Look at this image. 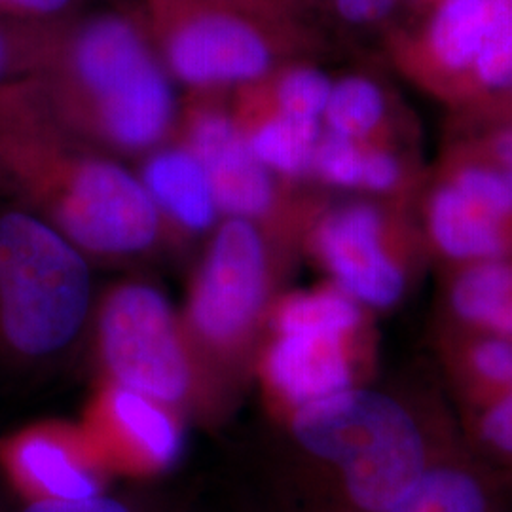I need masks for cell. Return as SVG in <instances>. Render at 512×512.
Returning a JSON list of instances; mask_svg holds the SVG:
<instances>
[{
	"mask_svg": "<svg viewBox=\"0 0 512 512\" xmlns=\"http://www.w3.org/2000/svg\"><path fill=\"white\" fill-rule=\"evenodd\" d=\"M294 440L323 471V512H384L437 463L416 420L384 393L349 387L304 404Z\"/></svg>",
	"mask_w": 512,
	"mask_h": 512,
	"instance_id": "6da1fadb",
	"label": "cell"
},
{
	"mask_svg": "<svg viewBox=\"0 0 512 512\" xmlns=\"http://www.w3.org/2000/svg\"><path fill=\"white\" fill-rule=\"evenodd\" d=\"M90 270L65 234L23 211L0 217V330L42 357L65 348L90 308Z\"/></svg>",
	"mask_w": 512,
	"mask_h": 512,
	"instance_id": "7a4b0ae2",
	"label": "cell"
},
{
	"mask_svg": "<svg viewBox=\"0 0 512 512\" xmlns=\"http://www.w3.org/2000/svg\"><path fill=\"white\" fill-rule=\"evenodd\" d=\"M101 351L120 387L162 404L190 389V365L171 308L156 289L131 283L110 296L101 313Z\"/></svg>",
	"mask_w": 512,
	"mask_h": 512,
	"instance_id": "3957f363",
	"label": "cell"
},
{
	"mask_svg": "<svg viewBox=\"0 0 512 512\" xmlns=\"http://www.w3.org/2000/svg\"><path fill=\"white\" fill-rule=\"evenodd\" d=\"M65 236L84 249L129 255L158 236L160 211L145 184L120 165L92 160L78 165L57 202Z\"/></svg>",
	"mask_w": 512,
	"mask_h": 512,
	"instance_id": "277c9868",
	"label": "cell"
},
{
	"mask_svg": "<svg viewBox=\"0 0 512 512\" xmlns=\"http://www.w3.org/2000/svg\"><path fill=\"white\" fill-rule=\"evenodd\" d=\"M266 289L268 260L255 224L226 220L211 243L192 294V323L205 340L232 344L255 325Z\"/></svg>",
	"mask_w": 512,
	"mask_h": 512,
	"instance_id": "5b68a950",
	"label": "cell"
},
{
	"mask_svg": "<svg viewBox=\"0 0 512 512\" xmlns=\"http://www.w3.org/2000/svg\"><path fill=\"white\" fill-rule=\"evenodd\" d=\"M382 213L368 203H351L329 213L315 232V247L338 291L357 304L391 308L406 291V277L385 249Z\"/></svg>",
	"mask_w": 512,
	"mask_h": 512,
	"instance_id": "8992f818",
	"label": "cell"
},
{
	"mask_svg": "<svg viewBox=\"0 0 512 512\" xmlns=\"http://www.w3.org/2000/svg\"><path fill=\"white\" fill-rule=\"evenodd\" d=\"M175 74L192 86L249 82L272 63L268 42L247 21L230 14L186 19L167 44Z\"/></svg>",
	"mask_w": 512,
	"mask_h": 512,
	"instance_id": "52a82bcc",
	"label": "cell"
},
{
	"mask_svg": "<svg viewBox=\"0 0 512 512\" xmlns=\"http://www.w3.org/2000/svg\"><path fill=\"white\" fill-rule=\"evenodd\" d=\"M203 165L220 211L256 219L274 205L272 173L260 164L247 135L220 112H203L190 129V148Z\"/></svg>",
	"mask_w": 512,
	"mask_h": 512,
	"instance_id": "ba28073f",
	"label": "cell"
},
{
	"mask_svg": "<svg viewBox=\"0 0 512 512\" xmlns=\"http://www.w3.org/2000/svg\"><path fill=\"white\" fill-rule=\"evenodd\" d=\"M349 336L277 332L266 372L281 397L298 408L353 387Z\"/></svg>",
	"mask_w": 512,
	"mask_h": 512,
	"instance_id": "9c48e42d",
	"label": "cell"
},
{
	"mask_svg": "<svg viewBox=\"0 0 512 512\" xmlns=\"http://www.w3.org/2000/svg\"><path fill=\"white\" fill-rule=\"evenodd\" d=\"M154 63L145 42L124 19H97L74 42V73L95 103L124 90Z\"/></svg>",
	"mask_w": 512,
	"mask_h": 512,
	"instance_id": "30bf717a",
	"label": "cell"
},
{
	"mask_svg": "<svg viewBox=\"0 0 512 512\" xmlns=\"http://www.w3.org/2000/svg\"><path fill=\"white\" fill-rule=\"evenodd\" d=\"M427 224L440 253L467 264L499 260L509 249L505 222L471 202L452 183L440 184L427 207Z\"/></svg>",
	"mask_w": 512,
	"mask_h": 512,
	"instance_id": "8fae6325",
	"label": "cell"
},
{
	"mask_svg": "<svg viewBox=\"0 0 512 512\" xmlns=\"http://www.w3.org/2000/svg\"><path fill=\"white\" fill-rule=\"evenodd\" d=\"M95 105L105 135L118 147L131 150L158 143L173 118V93L156 63L128 90Z\"/></svg>",
	"mask_w": 512,
	"mask_h": 512,
	"instance_id": "7c38bea8",
	"label": "cell"
},
{
	"mask_svg": "<svg viewBox=\"0 0 512 512\" xmlns=\"http://www.w3.org/2000/svg\"><path fill=\"white\" fill-rule=\"evenodd\" d=\"M143 184L158 211L188 230H205L217 217V202L200 160L186 148L164 150L148 160Z\"/></svg>",
	"mask_w": 512,
	"mask_h": 512,
	"instance_id": "4fadbf2b",
	"label": "cell"
},
{
	"mask_svg": "<svg viewBox=\"0 0 512 512\" xmlns=\"http://www.w3.org/2000/svg\"><path fill=\"white\" fill-rule=\"evenodd\" d=\"M501 2L440 0L425 35V52L437 73L471 78Z\"/></svg>",
	"mask_w": 512,
	"mask_h": 512,
	"instance_id": "5bb4252c",
	"label": "cell"
},
{
	"mask_svg": "<svg viewBox=\"0 0 512 512\" xmlns=\"http://www.w3.org/2000/svg\"><path fill=\"white\" fill-rule=\"evenodd\" d=\"M14 463L38 497L84 499L99 494L97 482L71 452L57 440L31 435L21 440L14 452Z\"/></svg>",
	"mask_w": 512,
	"mask_h": 512,
	"instance_id": "9a60e30c",
	"label": "cell"
},
{
	"mask_svg": "<svg viewBox=\"0 0 512 512\" xmlns=\"http://www.w3.org/2000/svg\"><path fill=\"white\" fill-rule=\"evenodd\" d=\"M384 512H495V503L482 476L463 465L437 461Z\"/></svg>",
	"mask_w": 512,
	"mask_h": 512,
	"instance_id": "2e32d148",
	"label": "cell"
},
{
	"mask_svg": "<svg viewBox=\"0 0 512 512\" xmlns=\"http://www.w3.org/2000/svg\"><path fill=\"white\" fill-rule=\"evenodd\" d=\"M452 310L467 325L495 332L512 306V264L486 260L467 264L452 285Z\"/></svg>",
	"mask_w": 512,
	"mask_h": 512,
	"instance_id": "e0dca14e",
	"label": "cell"
},
{
	"mask_svg": "<svg viewBox=\"0 0 512 512\" xmlns=\"http://www.w3.org/2000/svg\"><path fill=\"white\" fill-rule=\"evenodd\" d=\"M110 410L120 429L150 461L167 465L179 456L183 440L164 404L116 385Z\"/></svg>",
	"mask_w": 512,
	"mask_h": 512,
	"instance_id": "ac0fdd59",
	"label": "cell"
},
{
	"mask_svg": "<svg viewBox=\"0 0 512 512\" xmlns=\"http://www.w3.org/2000/svg\"><path fill=\"white\" fill-rule=\"evenodd\" d=\"M321 133V122L294 120L275 112L247 135V141L256 160L270 173L302 177L313 169Z\"/></svg>",
	"mask_w": 512,
	"mask_h": 512,
	"instance_id": "d6986e66",
	"label": "cell"
},
{
	"mask_svg": "<svg viewBox=\"0 0 512 512\" xmlns=\"http://www.w3.org/2000/svg\"><path fill=\"white\" fill-rule=\"evenodd\" d=\"M361 323L359 304L342 291L294 294L277 311V332H329L351 336Z\"/></svg>",
	"mask_w": 512,
	"mask_h": 512,
	"instance_id": "ffe728a7",
	"label": "cell"
},
{
	"mask_svg": "<svg viewBox=\"0 0 512 512\" xmlns=\"http://www.w3.org/2000/svg\"><path fill=\"white\" fill-rule=\"evenodd\" d=\"M384 118V93L372 80L365 76H348L332 84L323 114L330 133L361 143L378 129Z\"/></svg>",
	"mask_w": 512,
	"mask_h": 512,
	"instance_id": "44dd1931",
	"label": "cell"
},
{
	"mask_svg": "<svg viewBox=\"0 0 512 512\" xmlns=\"http://www.w3.org/2000/svg\"><path fill=\"white\" fill-rule=\"evenodd\" d=\"M469 80L482 92H512V0L501 2Z\"/></svg>",
	"mask_w": 512,
	"mask_h": 512,
	"instance_id": "7402d4cb",
	"label": "cell"
},
{
	"mask_svg": "<svg viewBox=\"0 0 512 512\" xmlns=\"http://www.w3.org/2000/svg\"><path fill=\"white\" fill-rule=\"evenodd\" d=\"M330 90L332 82L327 74L311 67L291 69L279 78L275 88L277 112L294 120L321 122Z\"/></svg>",
	"mask_w": 512,
	"mask_h": 512,
	"instance_id": "603a6c76",
	"label": "cell"
},
{
	"mask_svg": "<svg viewBox=\"0 0 512 512\" xmlns=\"http://www.w3.org/2000/svg\"><path fill=\"white\" fill-rule=\"evenodd\" d=\"M450 183L501 222L512 220L511 179L497 165H463Z\"/></svg>",
	"mask_w": 512,
	"mask_h": 512,
	"instance_id": "cb8c5ba5",
	"label": "cell"
},
{
	"mask_svg": "<svg viewBox=\"0 0 512 512\" xmlns=\"http://www.w3.org/2000/svg\"><path fill=\"white\" fill-rule=\"evenodd\" d=\"M365 147L359 141L323 131L313 156V173L340 188H361Z\"/></svg>",
	"mask_w": 512,
	"mask_h": 512,
	"instance_id": "d4e9b609",
	"label": "cell"
},
{
	"mask_svg": "<svg viewBox=\"0 0 512 512\" xmlns=\"http://www.w3.org/2000/svg\"><path fill=\"white\" fill-rule=\"evenodd\" d=\"M471 366L484 384L512 389L511 338L495 334L476 342L471 349Z\"/></svg>",
	"mask_w": 512,
	"mask_h": 512,
	"instance_id": "484cf974",
	"label": "cell"
},
{
	"mask_svg": "<svg viewBox=\"0 0 512 512\" xmlns=\"http://www.w3.org/2000/svg\"><path fill=\"white\" fill-rule=\"evenodd\" d=\"M478 431L484 446L512 465V389L495 399L482 414Z\"/></svg>",
	"mask_w": 512,
	"mask_h": 512,
	"instance_id": "4316f807",
	"label": "cell"
},
{
	"mask_svg": "<svg viewBox=\"0 0 512 512\" xmlns=\"http://www.w3.org/2000/svg\"><path fill=\"white\" fill-rule=\"evenodd\" d=\"M18 512H143L131 499L120 495L95 494L84 499L37 497Z\"/></svg>",
	"mask_w": 512,
	"mask_h": 512,
	"instance_id": "83f0119b",
	"label": "cell"
},
{
	"mask_svg": "<svg viewBox=\"0 0 512 512\" xmlns=\"http://www.w3.org/2000/svg\"><path fill=\"white\" fill-rule=\"evenodd\" d=\"M403 179V165L399 158L384 148H365L361 188L376 194L395 190Z\"/></svg>",
	"mask_w": 512,
	"mask_h": 512,
	"instance_id": "f1b7e54d",
	"label": "cell"
},
{
	"mask_svg": "<svg viewBox=\"0 0 512 512\" xmlns=\"http://www.w3.org/2000/svg\"><path fill=\"white\" fill-rule=\"evenodd\" d=\"M342 18L351 23H374L395 8L397 0H332Z\"/></svg>",
	"mask_w": 512,
	"mask_h": 512,
	"instance_id": "f546056e",
	"label": "cell"
},
{
	"mask_svg": "<svg viewBox=\"0 0 512 512\" xmlns=\"http://www.w3.org/2000/svg\"><path fill=\"white\" fill-rule=\"evenodd\" d=\"M69 0H6L8 10L21 12V14H35V16H48L61 12Z\"/></svg>",
	"mask_w": 512,
	"mask_h": 512,
	"instance_id": "4dcf8cb0",
	"label": "cell"
},
{
	"mask_svg": "<svg viewBox=\"0 0 512 512\" xmlns=\"http://www.w3.org/2000/svg\"><path fill=\"white\" fill-rule=\"evenodd\" d=\"M495 165L511 179L512 183V129L497 133L492 141Z\"/></svg>",
	"mask_w": 512,
	"mask_h": 512,
	"instance_id": "1f68e13d",
	"label": "cell"
},
{
	"mask_svg": "<svg viewBox=\"0 0 512 512\" xmlns=\"http://www.w3.org/2000/svg\"><path fill=\"white\" fill-rule=\"evenodd\" d=\"M16 61H18L16 44L12 38L6 35L4 29H0V78L12 71Z\"/></svg>",
	"mask_w": 512,
	"mask_h": 512,
	"instance_id": "d6a6232c",
	"label": "cell"
},
{
	"mask_svg": "<svg viewBox=\"0 0 512 512\" xmlns=\"http://www.w3.org/2000/svg\"><path fill=\"white\" fill-rule=\"evenodd\" d=\"M495 334H499V336H507V338H512V306L509 308V311L505 313V317L501 319V323L497 325Z\"/></svg>",
	"mask_w": 512,
	"mask_h": 512,
	"instance_id": "836d02e7",
	"label": "cell"
},
{
	"mask_svg": "<svg viewBox=\"0 0 512 512\" xmlns=\"http://www.w3.org/2000/svg\"><path fill=\"white\" fill-rule=\"evenodd\" d=\"M0 6L4 8V6H6V0H0Z\"/></svg>",
	"mask_w": 512,
	"mask_h": 512,
	"instance_id": "e575fe53",
	"label": "cell"
}]
</instances>
